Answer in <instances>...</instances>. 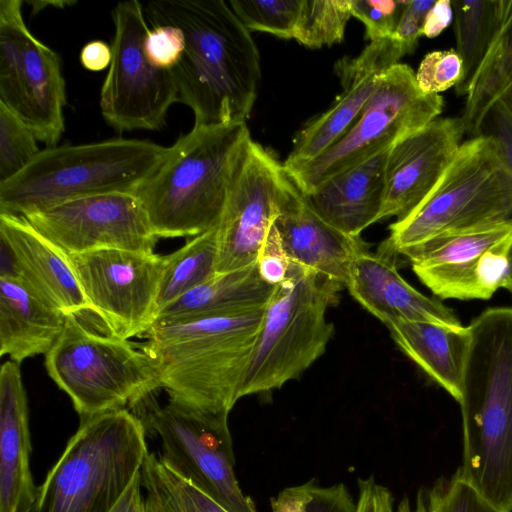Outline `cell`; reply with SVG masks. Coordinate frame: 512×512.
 Segmentation results:
<instances>
[{"mask_svg":"<svg viewBox=\"0 0 512 512\" xmlns=\"http://www.w3.org/2000/svg\"><path fill=\"white\" fill-rule=\"evenodd\" d=\"M153 26L179 27L184 52L172 69L178 102L198 125L246 122L261 79L250 31L223 0H159L144 8Z\"/></svg>","mask_w":512,"mask_h":512,"instance_id":"obj_1","label":"cell"},{"mask_svg":"<svg viewBox=\"0 0 512 512\" xmlns=\"http://www.w3.org/2000/svg\"><path fill=\"white\" fill-rule=\"evenodd\" d=\"M460 406L462 459L454 475L501 512H512V307L468 325Z\"/></svg>","mask_w":512,"mask_h":512,"instance_id":"obj_2","label":"cell"},{"mask_svg":"<svg viewBox=\"0 0 512 512\" xmlns=\"http://www.w3.org/2000/svg\"><path fill=\"white\" fill-rule=\"evenodd\" d=\"M265 306L152 325L138 346L160 388L169 398L229 415L240 399Z\"/></svg>","mask_w":512,"mask_h":512,"instance_id":"obj_3","label":"cell"},{"mask_svg":"<svg viewBox=\"0 0 512 512\" xmlns=\"http://www.w3.org/2000/svg\"><path fill=\"white\" fill-rule=\"evenodd\" d=\"M251 140L246 122L194 124L168 147L136 193L158 238L195 237L218 225Z\"/></svg>","mask_w":512,"mask_h":512,"instance_id":"obj_4","label":"cell"},{"mask_svg":"<svg viewBox=\"0 0 512 512\" xmlns=\"http://www.w3.org/2000/svg\"><path fill=\"white\" fill-rule=\"evenodd\" d=\"M145 433L127 408L82 418L32 512H110L147 459Z\"/></svg>","mask_w":512,"mask_h":512,"instance_id":"obj_5","label":"cell"},{"mask_svg":"<svg viewBox=\"0 0 512 512\" xmlns=\"http://www.w3.org/2000/svg\"><path fill=\"white\" fill-rule=\"evenodd\" d=\"M167 149L147 140L113 139L40 150L19 174L0 183V213L23 216L85 196L136 194Z\"/></svg>","mask_w":512,"mask_h":512,"instance_id":"obj_6","label":"cell"},{"mask_svg":"<svg viewBox=\"0 0 512 512\" xmlns=\"http://www.w3.org/2000/svg\"><path fill=\"white\" fill-rule=\"evenodd\" d=\"M345 286L291 262L267 302L240 398L280 388L298 378L326 350L334 333L327 311Z\"/></svg>","mask_w":512,"mask_h":512,"instance_id":"obj_7","label":"cell"},{"mask_svg":"<svg viewBox=\"0 0 512 512\" xmlns=\"http://www.w3.org/2000/svg\"><path fill=\"white\" fill-rule=\"evenodd\" d=\"M511 218L512 174L481 134L462 142L430 193L390 225L381 251L405 256L443 232Z\"/></svg>","mask_w":512,"mask_h":512,"instance_id":"obj_8","label":"cell"},{"mask_svg":"<svg viewBox=\"0 0 512 512\" xmlns=\"http://www.w3.org/2000/svg\"><path fill=\"white\" fill-rule=\"evenodd\" d=\"M137 345L90 330L76 315L45 354L50 378L82 418L137 406L160 389L157 373Z\"/></svg>","mask_w":512,"mask_h":512,"instance_id":"obj_9","label":"cell"},{"mask_svg":"<svg viewBox=\"0 0 512 512\" xmlns=\"http://www.w3.org/2000/svg\"><path fill=\"white\" fill-rule=\"evenodd\" d=\"M444 100L423 93L406 64L388 69L345 134L315 158L283 166L298 189L308 195L332 176L366 161L439 118Z\"/></svg>","mask_w":512,"mask_h":512,"instance_id":"obj_10","label":"cell"},{"mask_svg":"<svg viewBox=\"0 0 512 512\" xmlns=\"http://www.w3.org/2000/svg\"><path fill=\"white\" fill-rule=\"evenodd\" d=\"M141 419L161 441L160 459L179 476L229 512H257L234 473L228 415L209 412L172 398L159 405L145 398Z\"/></svg>","mask_w":512,"mask_h":512,"instance_id":"obj_11","label":"cell"},{"mask_svg":"<svg viewBox=\"0 0 512 512\" xmlns=\"http://www.w3.org/2000/svg\"><path fill=\"white\" fill-rule=\"evenodd\" d=\"M112 17V58L101 87V113L118 131L160 130L169 108L178 102L173 72L154 66L146 56L150 29L139 1L119 2Z\"/></svg>","mask_w":512,"mask_h":512,"instance_id":"obj_12","label":"cell"},{"mask_svg":"<svg viewBox=\"0 0 512 512\" xmlns=\"http://www.w3.org/2000/svg\"><path fill=\"white\" fill-rule=\"evenodd\" d=\"M0 102L38 141L58 143L66 104L60 59L27 28L21 0L0 1Z\"/></svg>","mask_w":512,"mask_h":512,"instance_id":"obj_13","label":"cell"},{"mask_svg":"<svg viewBox=\"0 0 512 512\" xmlns=\"http://www.w3.org/2000/svg\"><path fill=\"white\" fill-rule=\"evenodd\" d=\"M512 218L443 232L405 257L440 299L487 300L506 283Z\"/></svg>","mask_w":512,"mask_h":512,"instance_id":"obj_14","label":"cell"},{"mask_svg":"<svg viewBox=\"0 0 512 512\" xmlns=\"http://www.w3.org/2000/svg\"><path fill=\"white\" fill-rule=\"evenodd\" d=\"M67 258L91 313L108 334L128 340L154 324L165 256L105 248Z\"/></svg>","mask_w":512,"mask_h":512,"instance_id":"obj_15","label":"cell"},{"mask_svg":"<svg viewBox=\"0 0 512 512\" xmlns=\"http://www.w3.org/2000/svg\"><path fill=\"white\" fill-rule=\"evenodd\" d=\"M22 217L65 255L105 248L151 253L159 239L135 193L75 198Z\"/></svg>","mask_w":512,"mask_h":512,"instance_id":"obj_16","label":"cell"},{"mask_svg":"<svg viewBox=\"0 0 512 512\" xmlns=\"http://www.w3.org/2000/svg\"><path fill=\"white\" fill-rule=\"evenodd\" d=\"M283 164L251 140L217 225L216 273L256 263L278 213Z\"/></svg>","mask_w":512,"mask_h":512,"instance_id":"obj_17","label":"cell"},{"mask_svg":"<svg viewBox=\"0 0 512 512\" xmlns=\"http://www.w3.org/2000/svg\"><path fill=\"white\" fill-rule=\"evenodd\" d=\"M404 55L401 46L390 37L371 41L356 57L339 59L334 73L342 87L341 94L295 134L283 166L309 161L336 143L375 92L382 75Z\"/></svg>","mask_w":512,"mask_h":512,"instance_id":"obj_18","label":"cell"},{"mask_svg":"<svg viewBox=\"0 0 512 512\" xmlns=\"http://www.w3.org/2000/svg\"><path fill=\"white\" fill-rule=\"evenodd\" d=\"M460 117L437 118L394 144L379 220L408 215L433 189L462 144Z\"/></svg>","mask_w":512,"mask_h":512,"instance_id":"obj_19","label":"cell"},{"mask_svg":"<svg viewBox=\"0 0 512 512\" xmlns=\"http://www.w3.org/2000/svg\"><path fill=\"white\" fill-rule=\"evenodd\" d=\"M274 225L291 261L343 285L350 262L367 249L360 237L346 235L325 221L286 172Z\"/></svg>","mask_w":512,"mask_h":512,"instance_id":"obj_20","label":"cell"},{"mask_svg":"<svg viewBox=\"0 0 512 512\" xmlns=\"http://www.w3.org/2000/svg\"><path fill=\"white\" fill-rule=\"evenodd\" d=\"M345 287L352 297L386 326L397 321H420L462 326L442 302L410 285L398 272L394 256L364 249L349 264Z\"/></svg>","mask_w":512,"mask_h":512,"instance_id":"obj_21","label":"cell"},{"mask_svg":"<svg viewBox=\"0 0 512 512\" xmlns=\"http://www.w3.org/2000/svg\"><path fill=\"white\" fill-rule=\"evenodd\" d=\"M0 237L11 247L23 284L66 315L91 312L67 255L18 215L0 213Z\"/></svg>","mask_w":512,"mask_h":512,"instance_id":"obj_22","label":"cell"},{"mask_svg":"<svg viewBox=\"0 0 512 512\" xmlns=\"http://www.w3.org/2000/svg\"><path fill=\"white\" fill-rule=\"evenodd\" d=\"M28 407L19 364L0 370V512H32L37 499L30 469Z\"/></svg>","mask_w":512,"mask_h":512,"instance_id":"obj_23","label":"cell"},{"mask_svg":"<svg viewBox=\"0 0 512 512\" xmlns=\"http://www.w3.org/2000/svg\"><path fill=\"white\" fill-rule=\"evenodd\" d=\"M390 148L332 176L305 195L313 209L342 233L360 237L364 229L379 221Z\"/></svg>","mask_w":512,"mask_h":512,"instance_id":"obj_24","label":"cell"},{"mask_svg":"<svg viewBox=\"0 0 512 512\" xmlns=\"http://www.w3.org/2000/svg\"><path fill=\"white\" fill-rule=\"evenodd\" d=\"M66 314L49 306L20 280L0 278V355L20 364L46 354L63 331Z\"/></svg>","mask_w":512,"mask_h":512,"instance_id":"obj_25","label":"cell"},{"mask_svg":"<svg viewBox=\"0 0 512 512\" xmlns=\"http://www.w3.org/2000/svg\"><path fill=\"white\" fill-rule=\"evenodd\" d=\"M387 328L399 349L458 403L471 342L469 327L397 321Z\"/></svg>","mask_w":512,"mask_h":512,"instance_id":"obj_26","label":"cell"},{"mask_svg":"<svg viewBox=\"0 0 512 512\" xmlns=\"http://www.w3.org/2000/svg\"><path fill=\"white\" fill-rule=\"evenodd\" d=\"M275 286L261 276L256 263L236 271L216 274L162 308L153 325L265 306Z\"/></svg>","mask_w":512,"mask_h":512,"instance_id":"obj_27","label":"cell"},{"mask_svg":"<svg viewBox=\"0 0 512 512\" xmlns=\"http://www.w3.org/2000/svg\"><path fill=\"white\" fill-rule=\"evenodd\" d=\"M501 2L498 31L464 94L460 118L470 138L480 135L488 111L512 85V0Z\"/></svg>","mask_w":512,"mask_h":512,"instance_id":"obj_28","label":"cell"},{"mask_svg":"<svg viewBox=\"0 0 512 512\" xmlns=\"http://www.w3.org/2000/svg\"><path fill=\"white\" fill-rule=\"evenodd\" d=\"M453 29L456 52L464 65V76L456 86L464 95L475 71L484 59L501 20V0H453Z\"/></svg>","mask_w":512,"mask_h":512,"instance_id":"obj_29","label":"cell"},{"mask_svg":"<svg viewBox=\"0 0 512 512\" xmlns=\"http://www.w3.org/2000/svg\"><path fill=\"white\" fill-rule=\"evenodd\" d=\"M217 226L192 237L169 255L157 298V313L192 289L213 278L217 262Z\"/></svg>","mask_w":512,"mask_h":512,"instance_id":"obj_30","label":"cell"},{"mask_svg":"<svg viewBox=\"0 0 512 512\" xmlns=\"http://www.w3.org/2000/svg\"><path fill=\"white\" fill-rule=\"evenodd\" d=\"M147 512H229L149 453L141 470Z\"/></svg>","mask_w":512,"mask_h":512,"instance_id":"obj_31","label":"cell"},{"mask_svg":"<svg viewBox=\"0 0 512 512\" xmlns=\"http://www.w3.org/2000/svg\"><path fill=\"white\" fill-rule=\"evenodd\" d=\"M351 0H303L295 40L312 49L340 43L352 17Z\"/></svg>","mask_w":512,"mask_h":512,"instance_id":"obj_32","label":"cell"},{"mask_svg":"<svg viewBox=\"0 0 512 512\" xmlns=\"http://www.w3.org/2000/svg\"><path fill=\"white\" fill-rule=\"evenodd\" d=\"M228 4L249 31L295 38L303 0H230Z\"/></svg>","mask_w":512,"mask_h":512,"instance_id":"obj_33","label":"cell"},{"mask_svg":"<svg viewBox=\"0 0 512 512\" xmlns=\"http://www.w3.org/2000/svg\"><path fill=\"white\" fill-rule=\"evenodd\" d=\"M32 130L0 102V183L25 169L40 152Z\"/></svg>","mask_w":512,"mask_h":512,"instance_id":"obj_34","label":"cell"},{"mask_svg":"<svg viewBox=\"0 0 512 512\" xmlns=\"http://www.w3.org/2000/svg\"><path fill=\"white\" fill-rule=\"evenodd\" d=\"M463 76V61L455 49L426 54L415 73L417 85L425 94H439L456 87Z\"/></svg>","mask_w":512,"mask_h":512,"instance_id":"obj_35","label":"cell"},{"mask_svg":"<svg viewBox=\"0 0 512 512\" xmlns=\"http://www.w3.org/2000/svg\"><path fill=\"white\" fill-rule=\"evenodd\" d=\"M435 512H501L456 475L428 486Z\"/></svg>","mask_w":512,"mask_h":512,"instance_id":"obj_36","label":"cell"},{"mask_svg":"<svg viewBox=\"0 0 512 512\" xmlns=\"http://www.w3.org/2000/svg\"><path fill=\"white\" fill-rule=\"evenodd\" d=\"M407 0H351V14L365 26L371 41L393 36Z\"/></svg>","mask_w":512,"mask_h":512,"instance_id":"obj_37","label":"cell"},{"mask_svg":"<svg viewBox=\"0 0 512 512\" xmlns=\"http://www.w3.org/2000/svg\"><path fill=\"white\" fill-rule=\"evenodd\" d=\"M144 49L154 66L172 70L184 52L185 37L177 26H153L145 37Z\"/></svg>","mask_w":512,"mask_h":512,"instance_id":"obj_38","label":"cell"},{"mask_svg":"<svg viewBox=\"0 0 512 512\" xmlns=\"http://www.w3.org/2000/svg\"><path fill=\"white\" fill-rule=\"evenodd\" d=\"M481 134L493 140L503 163L512 174V112L501 99L488 111Z\"/></svg>","mask_w":512,"mask_h":512,"instance_id":"obj_39","label":"cell"},{"mask_svg":"<svg viewBox=\"0 0 512 512\" xmlns=\"http://www.w3.org/2000/svg\"><path fill=\"white\" fill-rule=\"evenodd\" d=\"M291 262L273 223L257 257L259 272L267 282L277 285L287 276Z\"/></svg>","mask_w":512,"mask_h":512,"instance_id":"obj_40","label":"cell"},{"mask_svg":"<svg viewBox=\"0 0 512 512\" xmlns=\"http://www.w3.org/2000/svg\"><path fill=\"white\" fill-rule=\"evenodd\" d=\"M434 0L407 2L392 38L401 46L405 54L411 53L422 35L425 17Z\"/></svg>","mask_w":512,"mask_h":512,"instance_id":"obj_41","label":"cell"},{"mask_svg":"<svg viewBox=\"0 0 512 512\" xmlns=\"http://www.w3.org/2000/svg\"><path fill=\"white\" fill-rule=\"evenodd\" d=\"M356 501L344 484L315 486L301 512H355Z\"/></svg>","mask_w":512,"mask_h":512,"instance_id":"obj_42","label":"cell"},{"mask_svg":"<svg viewBox=\"0 0 512 512\" xmlns=\"http://www.w3.org/2000/svg\"><path fill=\"white\" fill-rule=\"evenodd\" d=\"M394 498L390 490L373 476L358 480V498L355 512H394Z\"/></svg>","mask_w":512,"mask_h":512,"instance_id":"obj_43","label":"cell"},{"mask_svg":"<svg viewBox=\"0 0 512 512\" xmlns=\"http://www.w3.org/2000/svg\"><path fill=\"white\" fill-rule=\"evenodd\" d=\"M315 481L283 489L272 499V512H301L305 503L311 498Z\"/></svg>","mask_w":512,"mask_h":512,"instance_id":"obj_44","label":"cell"},{"mask_svg":"<svg viewBox=\"0 0 512 512\" xmlns=\"http://www.w3.org/2000/svg\"><path fill=\"white\" fill-rule=\"evenodd\" d=\"M453 20V7L451 0H437L428 11L422 35L427 38H435L440 35Z\"/></svg>","mask_w":512,"mask_h":512,"instance_id":"obj_45","label":"cell"},{"mask_svg":"<svg viewBox=\"0 0 512 512\" xmlns=\"http://www.w3.org/2000/svg\"><path fill=\"white\" fill-rule=\"evenodd\" d=\"M111 58V46L102 40L87 43L80 53L81 64L89 71H101L109 67Z\"/></svg>","mask_w":512,"mask_h":512,"instance_id":"obj_46","label":"cell"},{"mask_svg":"<svg viewBox=\"0 0 512 512\" xmlns=\"http://www.w3.org/2000/svg\"><path fill=\"white\" fill-rule=\"evenodd\" d=\"M141 488L142 477L140 472L110 512H147L145 496Z\"/></svg>","mask_w":512,"mask_h":512,"instance_id":"obj_47","label":"cell"},{"mask_svg":"<svg viewBox=\"0 0 512 512\" xmlns=\"http://www.w3.org/2000/svg\"><path fill=\"white\" fill-rule=\"evenodd\" d=\"M428 487L420 488L415 496L403 497L395 504L394 512H435Z\"/></svg>","mask_w":512,"mask_h":512,"instance_id":"obj_48","label":"cell"},{"mask_svg":"<svg viewBox=\"0 0 512 512\" xmlns=\"http://www.w3.org/2000/svg\"><path fill=\"white\" fill-rule=\"evenodd\" d=\"M0 278L20 280L15 255L9 244L0 237Z\"/></svg>","mask_w":512,"mask_h":512,"instance_id":"obj_49","label":"cell"},{"mask_svg":"<svg viewBox=\"0 0 512 512\" xmlns=\"http://www.w3.org/2000/svg\"><path fill=\"white\" fill-rule=\"evenodd\" d=\"M504 288H506L512 295V249L510 253L509 273Z\"/></svg>","mask_w":512,"mask_h":512,"instance_id":"obj_50","label":"cell"},{"mask_svg":"<svg viewBox=\"0 0 512 512\" xmlns=\"http://www.w3.org/2000/svg\"><path fill=\"white\" fill-rule=\"evenodd\" d=\"M501 100L506 104V106L509 108V110L512 112V85L510 88L505 92Z\"/></svg>","mask_w":512,"mask_h":512,"instance_id":"obj_51","label":"cell"}]
</instances>
